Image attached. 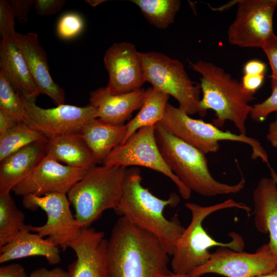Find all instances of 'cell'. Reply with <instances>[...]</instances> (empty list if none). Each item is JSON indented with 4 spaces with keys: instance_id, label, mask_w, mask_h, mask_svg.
I'll list each match as a JSON object with an SVG mask.
<instances>
[{
    "instance_id": "6da1fadb",
    "label": "cell",
    "mask_w": 277,
    "mask_h": 277,
    "mask_svg": "<svg viewBox=\"0 0 277 277\" xmlns=\"http://www.w3.org/2000/svg\"><path fill=\"white\" fill-rule=\"evenodd\" d=\"M169 256L154 235L121 216L107 240V277H158L170 272Z\"/></svg>"
},
{
    "instance_id": "7a4b0ae2",
    "label": "cell",
    "mask_w": 277,
    "mask_h": 277,
    "mask_svg": "<svg viewBox=\"0 0 277 277\" xmlns=\"http://www.w3.org/2000/svg\"><path fill=\"white\" fill-rule=\"evenodd\" d=\"M142 177L138 168H127L122 186V194L114 209L140 228L154 235L165 250L172 255L176 243L185 228L177 216L170 220L164 215L167 206L175 207L180 197L171 193L167 199H161L142 185Z\"/></svg>"
},
{
    "instance_id": "3957f363",
    "label": "cell",
    "mask_w": 277,
    "mask_h": 277,
    "mask_svg": "<svg viewBox=\"0 0 277 277\" xmlns=\"http://www.w3.org/2000/svg\"><path fill=\"white\" fill-rule=\"evenodd\" d=\"M189 63L191 68L201 75L202 97L200 106L203 117L208 109H211L215 115L212 121L214 125L221 127L230 121L240 134L246 135V123L252 107L249 103L255 99L254 94L246 90L241 82L222 67L202 60Z\"/></svg>"
},
{
    "instance_id": "277c9868",
    "label": "cell",
    "mask_w": 277,
    "mask_h": 277,
    "mask_svg": "<svg viewBox=\"0 0 277 277\" xmlns=\"http://www.w3.org/2000/svg\"><path fill=\"white\" fill-rule=\"evenodd\" d=\"M155 135L166 164L191 191L212 197L237 193L244 187L246 180L240 169L241 179L237 184L220 182L211 174L204 154L172 134L160 123L155 125Z\"/></svg>"
},
{
    "instance_id": "5b68a950",
    "label": "cell",
    "mask_w": 277,
    "mask_h": 277,
    "mask_svg": "<svg viewBox=\"0 0 277 277\" xmlns=\"http://www.w3.org/2000/svg\"><path fill=\"white\" fill-rule=\"evenodd\" d=\"M186 207L191 214L190 222L177 241L175 245L171 266L173 272L189 274L194 269L205 264L210 259L209 249L213 247H224L237 251H242L245 247L243 238L232 232L229 233L231 241L223 243L215 240L203 227L204 220L214 212L228 208H239L250 214V208L245 204L228 199L213 205L203 206L188 202Z\"/></svg>"
},
{
    "instance_id": "8992f818",
    "label": "cell",
    "mask_w": 277,
    "mask_h": 277,
    "mask_svg": "<svg viewBox=\"0 0 277 277\" xmlns=\"http://www.w3.org/2000/svg\"><path fill=\"white\" fill-rule=\"evenodd\" d=\"M127 168L96 166L89 169L68 192L74 216L82 228L89 227L105 210L117 207Z\"/></svg>"
},
{
    "instance_id": "52a82bcc",
    "label": "cell",
    "mask_w": 277,
    "mask_h": 277,
    "mask_svg": "<svg viewBox=\"0 0 277 277\" xmlns=\"http://www.w3.org/2000/svg\"><path fill=\"white\" fill-rule=\"evenodd\" d=\"M159 123L172 134L205 155L216 152L220 147L219 142L221 141L247 144L252 149V159H260L267 165L270 172L273 171L266 151L260 141L254 137L237 134L230 131H223L213 124L191 117L179 107L169 103L166 105L164 116Z\"/></svg>"
},
{
    "instance_id": "ba28073f",
    "label": "cell",
    "mask_w": 277,
    "mask_h": 277,
    "mask_svg": "<svg viewBox=\"0 0 277 277\" xmlns=\"http://www.w3.org/2000/svg\"><path fill=\"white\" fill-rule=\"evenodd\" d=\"M146 82L157 90L175 98L179 108L189 115L199 114L201 89L190 78L184 64L160 52H141Z\"/></svg>"
},
{
    "instance_id": "9c48e42d",
    "label": "cell",
    "mask_w": 277,
    "mask_h": 277,
    "mask_svg": "<svg viewBox=\"0 0 277 277\" xmlns=\"http://www.w3.org/2000/svg\"><path fill=\"white\" fill-rule=\"evenodd\" d=\"M107 166H142L160 172L169 178L185 200L191 197V191L170 169L157 146L155 125L138 129L124 144L113 149L104 160Z\"/></svg>"
},
{
    "instance_id": "30bf717a",
    "label": "cell",
    "mask_w": 277,
    "mask_h": 277,
    "mask_svg": "<svg viewBox=\"0 0 277 277\" xmlns=\"http://www.w3.org/2000/svg\"><path fill=\"white\" fill-rule=\"evenodd\" d=\"M233 5H237V10L227 31L229 42L243 48H261L274 34L273 16L277 0L233 1L212 9L223 11Z\"/></svg>"
},
{
    "instance_id": "8fae6325",
    "label": "cell",
    "mask_w": 277,
    "mask_h": 277,
    "mask_svg": "<svg viewBox=\"0 0 277 277\" xmlns=\"http://www.w3.org/2000/svg\"><path fill=\"white\" fill-rule=\"evenodd\" d=\"M22 204L26 209L35 211L38 208L46 213L47 220L43 226L26 225V228L53 242L63 250L67 247L81 233L82 228L70 208L67 194L51 193L43 196L27 194L23 196Z\"/></svg>"
},
{
    "instance_id": "7c38bea8",
    "label": "cell",
    "mask_w": 277,
    "mask_h": 277,
    "mask_svg": "<svg viewBox=\"0 0 277 277\" xmlns=\"http://www.w3.org/2000/svg\"><path fill=\"white\" fill-rule=\"evenodd\" d=\"M277 267V259L268 243L255 253L237 251L220 247L211 253L209 260L193 270L191 277L214 273L225 277H256L270 272Z\"/></svg>"
},
{
    "instance_id": "4fadbf2b",
    "label": "cell",
    "mask_w": 277,
    "mask_h": 277,
    "mask_svg": "<svg viewBox=\"0 0 277 277\" xmlns=\"http://www.w3.org/2000/svg\"><path fill=\"white\" fill-rule=\"evenodd\" d=\"M20 94L26 109L23 122L48 138L81 132L88 122L97 118V109L90 104L84 107L63 104L45 109Z\"/></svg>"
},
{
    "instance_id": "5bb4252c",
    "label": "cell",
    "mask_w": 277,
    "mask_h": 277,
    "mask_svg": "<svg viewBox=\"0 0 277 277\" xmlns=\"http://www.w3.org/2000/svg\"><path fill=\"white\" fill-rule=\"evenodd\" d=\"M88 170L62 165L47 154L36 167L14 187L12 191L22 196L27 194H67Z\"/></svg>"
},
{
    "instance_id": "9a60e30c",
    "label": "cell",
    "mask_w": 277,
    "mask_h": 277,
    "mask_svg": "<svg viewBox=\"0 0 277 277\" xmlns=\"http://www.w3.org/2000/svg\"><path fill=\"white\" fill-rule=\"evenodd\" d=\"M104 63L109 75L106 87L112 94L140 90L146 82L141 52L131 43L113 44L106 50Z\"/></svg>"
},
{
    "instance_id": "2e32d148",
    "label": "cell",
    "mask_w": 277,
    "mask_h": 277,
    "mask_svg": "<svg viewBox=\"0 0 277 277\" xmlns=\"http://www.w3.org/2000/svg\"><path fill=\"white\" fill-rule=\"evenodd\" d=\"M102 231L82 228L80 235L69 245L76 259L69 265L71 277H107V240Z\"/></svg>"
},
{
    "instance_id": "e0dca14e",
    "label": "cell",
    "mask_w": 277,
    "mask_h": 277,
    "mask_svg": "<svg viewBox=\"0 0 277 277\" xmlns=\"http://www.w3.org/2000/svg\"><path fill=\"white\" fill-rule=\"evenodd\" d=\"M13 38L26 60L40 94L49 96L56 106L65 104L64 90L51 77L47 54L37 34L15 32Z\"/></svg>"
},
{
    "instance_id": "ac0fdd59",
    "label": "cell",
    "mask_w": 277,
    "mask_h": 277,
    "mask_svg": "<svg viewBox=\"0 0 277 277\" xmlns=\"http://www.w3.org/2000/svg\"><path fill=\"white\" fill-rule=\"evenodd\" d=\"M145 90L122 94H111L106 87L90 93L89 102L97 110V118L114 125H124L133 111L142 106Z\"/></svg>"
},
{
    "instance_id": "d6986e66",
    "label": "cell",
    "mask_w": 277,
    "mask_h": 277,
    "mask_svg": "<svg viewBox=\"0 0 277 277\" xmlns=\"http://www.w3.org/2000/svg\"><path fill=\"white\" fill-rule=\"evenodd\" d=\"M48 141L31 144L0 161V195L10 193L41 162Z\"/></svg>"
},
{
    "instance_id": "ffe728a7",
    "label": "cell",
    "mask_w": 277,
    "mask_h": 277,
    "mask_svg": "<svg viewBox=\"0 0 277 277\" xmlns=\"http://www.w3.org/2000/svg\"><path fill=\"white\" fill-rule=\"evenodd\" d=\"M0 69L17 91L27 100L35 102L40 93L13 37L1 39Z\"/></svg>"
},
{
    "instance_id": "44dd1931",
    "label": "cell",
    "mask_w": 277,
    "mask_h": 277,
    "mask_svg": "<svg viewBox=\"0 0 277 277\" xmlns=\"http://www.w3.org/2000/svg\"><path fill=\"white\" fill-rule=\"evenodd\" d=\"M254 224L262 233H268V243L277 259V182L272 177H263L253 194Z\"/></svg>"
},
{
    "instance_id": "7402d4cb",
    "label": "cell",
    "mask_w": 277,
    "mask_h": 277,
    "mask_svg": "<svg viewBox=\"0 0 277 277\" xmlns=\"http://www.w3.org/2000/svg\"><path fill=\"white\" fill-rule=\"evenodd\" d=\"M32 256H44L50 265L58 264L61 260L57 245L36 233H32L26 225L14 239L0 247L1 263Z\"/></svg>"
},
{
    "instance_id": "603a6c76",
    "label": "cell",
    "mask_w": 277,
    "mask_h": 277,
    "mask_svg": "<svg viewBox=\"0 0 277 277\" xmlns=\"http://www.w3.org/2000/svg\"><path fill=\"white\" fill-rule=\"evenodd\" d=\"M47 150V154L56 161L75 168L88 170L97 165L80 132L68 133L48 138Z\"/></svg>"
},
{
    "instance_id": "cb8c5ba5",
    "label": "cell",
    "mask_w": 277,
    "mask_h": 277,
    "mask_svg": "<svg viewBox=\"0 0 277 277\" xmlns=\"http://www.w3.org/2000/svg\"><path fill=\"white\" fill-rule=\"evenodd\" d=\"M80 133L91 150L96 164H103L111 151L123 143L126 126L112 125L95 118L88 122Z\"/></svg>"
},
{
    "instance_id": "d4e9b609",
    "label": "cell",
    "mask_w": 277,
    "mask_h": 277,
    "mask_svg": "<svg viewBox=\"0 0 277 277\" xmlns=\"http://www.w3.org/2000/svg\"><path fill=\"white\" fill-rule=\"evenodd\" d=\"M169 95L151 87L145 90L143 103L138 113L126 124L124 144L141 128L154 126L162 120Z\"/></svg>"
},
{
    "instance_id": "484cf974",
    "label": "cell",
    "mask_w": 277,
    "mask_h": 277,
    "mask_svg": "<svg viewBox=\"0 0 277 277\" xmlns=\"http://www.w3.org/2000/svg\"><path fill=\"white\" fill-rule=\"evenodd\" d=\"M25 218L10 193L0 195V247L19 234L25 225Z\"/></svg>"
},
{
    "instance_id": "4316f807",
    "label": "cell",
    "mask_w": 277,
    "mask_h": 277,
    "mask_svg": "<svg viewBox=\"0 0 277 277\" xmlns=\"http://www.w3.org/2000/svg\"><path fill=\"white\" fill-rule=\"evenodd\" d=\"M146 19L155 27L165 29L174 22L179 10V0H133Z\"/></svg>"
},
{
    "instance_id": "83f0119b",
    "label": "cell",
    "mask_w": 277,
    "mask_h": 277,
    "mask_svg": "<svg viewBox=\"0 0 277 277\" xmlns=\"http://www.w3.org/2000/svg\"><path fill=\"white\" fill-rule=\"evenodd\" d=\"M48 141V138L25 123L19 122L0 136V161L31 144Z\"/></svg>"
},
{
    "instance_id": "f1b7e54d",
    "label": "cell",
    "mask_w": 277,
    "mask_h": 277,
    "mask_svg": "<svg viewBox=\"0 0 277 277\" xmlns=\"http://www.w3.org/2000/svg\"><path fill=\"white\" fill-rule=\"evenodd\" d=\"M0 111L23 122L26 109L20 93L0 71Z\"/></svg>"
},
{
    "instance_id": "f546056e",
    "label": "cell",
    "mask_w": 277,
    "mask_h": 277,
    "mask_svg": "<svg viewBox=\"0 0 277 277\" xmlns=\"http://www.w3.org/2000/svg\"><path fill=\"white\" fill-rule=\"evenodd\" d=\"M82 17L75 13H68L62 16L57 26L58 36L63 39H69L75 37L84 28Z\"/></svg>"
},
{
    "instance_id": "4dcf8cb0",
    "label": "cell",
    "mask_w": 277,
    "mask_h": 277,
    "mask_svg": "<svg viewBox=\"0 0 277 277\" xmlns=\"http://www.w3.org/2000/svg\"><path fill=\"white\" fill-rule=\"evenodd\" d=\"M273 112H277V87L272 89L271 95L265 100L252 106L249 116L255 122L261 123Z\"/></svg>"
},
{
    "instance_id": "1f68e13d",
    "label": "cell",
    "mask_w": 277,
    "mask_h": 277,
    "mask_svg": "<svg viewBox=\"0 0 277 277\" xmlns=\"http://www.w3.org/2000/svg\"><path fill=\"white\" fill-rule=\"evenodd\" d=\"M15 16L9 3L0 1V34L2 39L11 38L16 32L14 30Z\"/></svg>"
},
{
    "instance_id": "d6a6232c",
    "label": "cell",
    "mask_w": 277,
    "mask_h": 277,
    "mask_svg": "<svg viewBox=\"0 0 277 277\" xmlns=\"http://www.w3.org/2000/svg\"><path fill=\"white\" fill-rule=\"evenodd\" d=\"M271 67V89L277 87V36L274 33L269 37L261 47Z\"/></svg>"
},
{
    "instance_id": "836d02e7",
    "label": "cell",
    "mask_w": 277,
    "mask_h": 277,
    "mask_svg": "<svg viewBox=\"0 0 277 277\" xmlns=\"http://www.w3.org/2000/svg\"><path fill=\"white\" fill-rule=\"evenodd\" d=\"M66 1L64 0H35L34 5L36 13L39 15H53L60 11Z\"/></svg>"
},
{
    "instance_id": "e575fe53",
    "label": "cell",
    "mask_w": 277,
    "mask_h": 277,
    "mask_svg": "<svg viewBox=\"0 0 277 277\" xmlns=\"http://www.w3.org/2000/svg\"><path fill=\"white\" fill-rule=\"evenodd\" d=\"M15 18L21 23L25 24L28 21L29 12L34 1L12 0L9 1Z\"/></svg>"
},
{
    "instance_id": "d590c367",
    "label": "cell",
    "mask_w": 277,
    "mask_h": 277,
    "mask_svg": "<svg viewBox=\"0 0 277 277\" xmlns=\"http://www.w3.org/2000/svg\"><path fill=\"white\" fill-rule=\"evenodd\" d=\"M264 75L244 74L242 78V85L246 90L254 94L262 85Z\"/></svg>"
},
{
    "instance_id": "8d00e7d4",
    "label": "cell",
    "mask_w": 277,
    "mask_h": 277,
    "mask_svg": "<svg viewBox=\"0 0 277 277\" xmlns=\"http://www.w3.org/2000/svg\"><path fill=\"white\" fill-rule=\"evenodd\" d=\"M29 277H71L68 271L60 267L48 269L40 267L33 270Z\"/></svg>"
},
{
    "instance_id": "74e56055",
    "label": "cell",
    "mask_w": 277,
    "mask_h": 277,
    "mask_svg": "<svg viewBox=\"0 0 277 277\" xmlns=\"http://www.w3.org/2000/svg\"><path fill=\"white\" fill-rule=\"evenodd\" d=\"M0 277H29L21 264L13 263L0 267Z\"/></svg>"
},
{
    "instance_id": "f35d334b",
    "label": "cell",
    "mask_w": 277,
    "mask_h": 277,
    "mask_svg": "<svg viewBox=\"0 0 277 277\" xmlns=\"http://www.w3.org/2000/svg\"><path fill=\"white\" fill-rule=\"evenodd\" d=\"M266 65L265 63L258 60H251L244 65V74H265Z\"/></svg>"
},
{
    "instance_id": "ab89813d",
    "label": "cell",
    "mask_w": 277,
    "mask_h": 277,
    "mask_svg": "<svg viewBox=\"0 0 277 277\" xmlns=\"http://www.w3.org/2000/svg\"><path fill=\"white\" fill-rule=\"evenodd\" d=\"M19 122H21L0 111V136L14 128Z\"/></svg>"
},
{
    "instance_id": "60d3db41",
    "label": "cell",
    "mask_w": 277,
    "mask_h": 277,
    "mask_svg": "<svg viewBox=\"0 0 277 277\" xmlns=\"http://www.w3.org/2000/svg\"><path fill=\"white\" fill-rule=\"evenodd\" d=\"M266 139L273 147L277 148V112L274 120L269 125Z\"/></svg>"
},
{
    "instance_id": "b9f144b4",
    "label": "cell",
    "mask_w": 277,
    "mask_h": 277,
    "mask_svg": "<svg viewBox=\"0 0 277 277\" xmlns=\"http://www.w3.org/2000/svg\"><path fill=\"white\" fill-rule=\"evenodd\" d=\"M158 277H191L189 274H179L170 272L168 273L161 275Z\"/></svg>"
},
{
    "instance_id": "7bdbcfd3",
    "label": "cell",
    "mask_w": 277,
    "mask_h": 277,
    "mask_svg": "<svg viewBox=\"0 0 277 277\" xmlns=\"http://www.w3.org/2000/svg\"><path fill=\"white\" fill-rule=\"evenodd\" d=\"M256 277H277V267L273 271Z\"/></svg>"
},
{
    "instance_id": "ee69618b",
    "label": "cell",
    "mask_w": 277,
    "mask_h": 277,
    "mask_svg": "<svg viewBox=\"0 0 277 277\" xmlns=\"http://www.w3.org/2000/svg\"><path fill=\"white\" fill-rule=\"evenodd\" d=\"M86 3H87L88 4H89L90 6L92 7H95L97 6L98 5L101 4L102 3L105 2V1L102 0H88V1H85Z\"/></svg>"
}]
</instances>
